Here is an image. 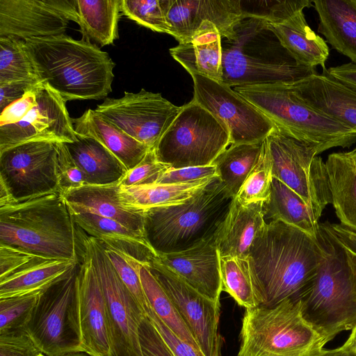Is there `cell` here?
I'll return each instance as SVG.
<instances>
[{
  "label": "cell",
  "mask_w": 356,
  "mask_h": 356,
  "mask_svg": "<svg viewBox=\"0 0 356 356\" xmlns=\"http://www.w3.org/2000/svg\"><path fill=\"white\" fill-rule=\"evenodd\" d=\"M347 254V259L348 261V264L350 266L351 276L353 279V282L354 284V286L356 291V254L350 252L344 248Z\"/></svg>",
  "instance_id": "57"
},
{
  "label": "cell",
  "mask_w": 356,
  "mask_h": 356,
  "mask_svg": "<svg viewBox=\"0 0 356 356\" xmlns=\"http://www.w3.org/2000/svg\"><path fill=\"white\" fill-rule=\"evenodd\" d=\"M58 143L30 141L0 152V181L15 202L59 190Z\"/></svg>",
  "instance_id": "15"
},
{
  "label": "cell",
  "mask_w": 356,
  "mask_h": 356,
  "mask_svg": "<svg viewBox=\"0 0 356 356\" xmlns=\"http://www.w3.org/2000/svg\"><path fill=\"white\" fill-rule=\"evenodd\" d=\"M173 302L204 356H221L220 303L202 295L158 259L147 265Z\"/></svg>",
  "instance_id": "16"
},
{
  "label": "cell",
  "mask_w": 356,
  "mask_h": 356,
  "mask_svg": "<svg viewBox=\"0 0 356 356\" xmlns=\"http://www.w3.org/2000/svg\"><path fill=\"white\" fill-rule=\"evenodd\" d=\"M79 264L70 260L37 257L0 280V298L42 290Z\"/></svg>",
  "instance_id": "33"
},
{
  "label": "cell",
  "mask_w": 356,
  "mask_h": 356,
  "mask_svg": "<svg viewBox=\"0 0 356 356\" xmlns=\"http://www.w3.org/2000/svg\"><path fill=\"white\" fill-rule=\"evenodd\" d=\"M321 258L317 239L280 220L266 222L248 257L261 306L300 300L316 274Z\"/></svg>",
  "instance_id": "1"
},
{
  "label": "cell",
  "mask_w": 356,
  "mask_h": 356,
  "mask_svg": "<svg viewBox=\"0 0 356 356\" xmlns=\"http://www.w3.org/2000/svg\"><path fill=\"white\" fill-rule=\"evenodd\" d=\"M319 226L321 261L300 301L304 318L327 343L356 325V291L344 247Z\"/></svg>",
  "instance_id": "6"
},
{
  "label": "cell",
  "mask_w": 356,
  "mask_h": 356,
  "mask_svg": "<svg viewBox=\"0 0 356 356\" xmlns=\"http://www.w3.org/2000/svg\"><path fill=\"white\" fill-rule=\"evenodd\" d=\"M38 356H46V355H44V354H42V353H40Z\"/></svg>",
  "instance_id": "61"
},
{
  "label": "cell",
  "mask_w": 356,
  "mask_h": 356,
  "mask_svg": "<svg viewBox=\"0 0 356 356\" xmlns=\"http://www.w3.org/2000/svg\"><path fill=\"white\" fill-rule=\"evenodd\" d=\"M121 12L138 24L154 31L170 33L165 17L166 0H121Z\"/></svg>",
  "instance_id": "41"
},
{
  "label": "cell",
  "mask_w": 356,
  "mask_h": 356,
  "mask_svg": "<svg viewBox=\"0 0 356 356\" xmlns=\"http://www.w3.org/2000/svg\"><path fill=\"white\" fill-rule=\"evenodd\" d=\"M275 125L315 147L318 154L334 147H348L356 133L302 101L288 83L233 88Z\"/></svg>",
  "instance_id": "8"
},
{
  "label": "cell",
  "mask_w": 356,
  "mask_h": 356,
  "mask_svg": "<svg viewBox=\"0 0 356 356\" xmlns=\"http://www.w3.org/2000/svg\"><path fill=\"white\" fill-rule=\"evenodd\" d=\"M323 72L356 91V64L349 63L324 68Z\"/></svg>",
  "instance_id": "55"
},
{
  "label": "cell",
  "mask_w": 356,
  "mask_h": 356,
  "mask_svg": "<svg viewBox=\"0 0 356 356\" xmlns=\"http://www.w3.org/2000/svg\"><path fill=\"white\" fill-rule=\"evenodd\" d=\"M37 84V83H36ZM35 84L29 82H13L0 84V110L22 98Z\"/></svg>",
  "instance_id": "53"
},
{
  "label": "cell",
  "mask_w": 356,
  "mask_h": 356,
  "mask_svg": "<svg viewBox=\"0 0 356 356\" xmlns=\"http://www.w3.org/2000/svg\"><path fill=\"white\" fill-rule=\"evenodd\" d=\"M24 41L40 81L65 102L101 99L112 91L115 64L97 44L65 34Z\"/></svg>",
  "instance_id": "2"
},
{
  "label": "cell",
  "mask_w": 356,
  "mask_h": 356,
  "mask_svg": "<svg viewBox=\"0 0 356 356\" xmlns=\"http://www.w3.org/2000/svg\"><path fill=\"white\" fill-rule=\"evenodd\" d=\"M170 168V165L159 161L154 149H151L137 165L127 170L120 181V184L123 186L154 184L160 176Z\"/></svg>",
  "instance_id": "45"
},
{
  "label": "cell",
  "mask_w": 356,
  "mask_h": 356,
  "mask_svg": "<svg viewBox=\"0 0 356 356\" xmlns=\"http://www.w3.org/2000/svg\"><path fill=\"white\" fill-rule=\"evenodd\" d=\"M229 145L227 127L192 99L181 106L154 152L159 161L179 169L211 165Z\"/></svg>",
  "instance_id": "10"
},
{
  "label": "cell",
  "mask_w": 356,
  "mask_h": 356,
  "mask_svg": "<svg viewBox=\"0 0 356 356\" xmlns=\"http://www.w3.org/2000/svg\"><path fill=\"white\" fill-rule=\"evenodd\" d=\"M0 243L80 264L84 246L60 190L0 207Z\"/></svg>",
  "instance_id": "3"
},
{
  "label": "cell",
  "mask_w": 356,
  "mask_h": 356,
  "mask_svg": "<svg viewBox=\"0 0 356 356\" xmlns=\"http://www.w3.org/2000/svg\"><path fill=\"white\" fill-rule=\"evenodd\" d=\"M355 159H356V147H355L353 150H352Z\"/></svg>",
  "instance_id": "60"
},
{
  "label": "cell",
  "mask_w": 356,
  "mask_h": 356,
  "mask_svg": "<svg viewBox=\"0 0 356 356\" xmlns=\"http://www.w3.org/2000/svg\"><path fill=\"white\" fill-rule=\"evenodd\" d=\"M40 81L29 55L25 41L13 37H0V84Z\"/></svg>",
  "instance_id": "39"
},
{
  "label": "cell",
  "mask_w": 356,
  "mask_h": 356,
  "mask_svg": "<svg viewBox=\"0 0 356 356\" xmlns=\"http://www.w3.org/2000/svg\"><path fill=\"white\" fill-rule=\"evenodd\" d=\"M39 257L13 245L0 243V280L5 279Z\"/></svg>",
  "instance_id": "50"
},
{
  "label": "cell",
  "mask_w": 356,
  "mask_h": 356,
  "mask_svg": "<svg viewBox=\"0 0 356 356\" xmlns=\"http://www.w3.org/2000/svg\"><path fill=\"white\" fill-rule=\"evenodd\" d=\"M103 245L106 254L120 278L145 312L149 305L140 278L139 265L140 262L113 248L104 243Z\"/></svg>",
  "instance_id": "43"
},
{
  "label": "cell",
  "mask_w": 356,
  "mask_h": 356,
  "mask_svg": "<svg viewBox=\"0 0 356 356\" xmlns=\"http://www.w3.org/2000/svg\"><path fill=\"white\" fill-rule=\"evenodd\" d=\"M235 197L215 176L180 204L146 210L145 238L158 255L194 248L216 235Z\"/></svg>",
  "instance_id": "4"
},
{
  "label": "cell",
  "mask_w": 356,
  "mask_h": 356,
  "mask_svg": "<svg viewBox=\"0 0 356 356\" xmlns=\"http://www.w3.org/2000/svg\"><path fill=\"white\" fill-rule=\"evenodd\" d=\"M79 293L83 353L111 356L106 300L92 259L85 248L79 266Z\"/></svg>",
  "instance_id": "20"
},
{
  "label": "cell",
  "mask_w": 356,
  "mask_h": 356,
  "mask_svg": "<svg viewBox=\"0 0 356 356\" xmlns=\"http://www.w3.org/2000/svg\"><path fill=\"white\" fill-rule=\"evenodd\" d=\"M181 109L160 93L141 89L123 97L105 98L95 109L137 141L154 149Z\"/></svg>",
  "instance_id": "14"
},
{
  "label": "cell",
  "mask_w": 356,
  "mask_h": 356,
  "mask_svg": "<svg viewBox=\"0 0 356 356\" xmlns=\"http://www.w3.org/2000/svg\"><path fill=\"white\" fill-rule=\"evenodd\" d=\"M70 20L77 22L75 0H0V37L61 35Z\"/></svg>",
  "instance_id": "18"
},
{
  "label": "cell",
  "mask_w": 356,
  "mask_h": 356,
  "mask_svg": "<svg viewBox=\"0 0 356 356\" xmlns=\"http://www.w3.org/2000/svg\"><path fill=\"white\" fill-rule=\"evenodd\" d=\"M318 356H356V350L347 349L342 346L334 349H324Z\"/></svg>",
  "instance_id": "56"
},
{
  "label": "cell",
  "mask_w": 356,
  "mask_h": 356,
  "mask_svg": "<svg viewBox=\"0 0 356 356\" xmlns=\"http://www.w3.org/2000/svg\"><path fill=\"white\" fill-rule=\"evenodd\" d=\"M139 337L144 356H174L147 316L139 325Z\"/></svg>",
  "instance_id": "49"
},
{
  "label": "cell",
  "mask_w": 356,
  "mask_h": 356,
  "mask_svg": "<svg viewBox=\"0 0 356 356\" xmlns=\"http://www.w3.org/2000/svg\"><path fill=\"white\" fill-rule=\"evenodd\" d=\"M79 265L40 291L24 331L46 356L83 353Z\"/></svg>",
  "instance_id": "9"
},
{
  "label": "cell",
  "mask_w": 356,
  "mask_h": 356,
  "mask_svg": "<svg viewBox=\"0 0 356 356\" xmlns=\"http://www.w3.org/2000/svg\"><path fill=\"white\" fill-rule=\"evenodd\" d=\"M264 220L263 202L243 205L235 197L216 236L220 257L247 259Z\"/></svg>",
  "instance_id": "24"
},
{
  "label": "cell",
  "mask_w": 356,
  "mask_h": 356,
  "mask_svg": "<svg viewBox=\"0 0 356 356\" xmlns=\"http://www.w3.org/2000/svg\"><path fill=\"white\" fill-rule=\"evenodd\" d=\"M222 42V81L230 87L293 83L314 73L298 64L264 20L245 18Z\"/></svg>",
  "instance_id": "5"
},
{
  "label": "cell",
  "mask_w": 356,
  "mask_h": 356,
  "mask_svg": "<svg viewBox=\"0 0 356 356\" xmlns=\"http://www.w3.org/2000/svg\"><path fill=\"white\" fill-rule=\"evenodd\" d=\"M139 275L150 308L179 338L200 350L193 334L182 320L173 302L146 264H140Z\"/></svg>",
  "instance_id": "37"
},
{
  "label": "cell",
  "mask_w": 356,
  "mask_h": 356,
  "mask_svg": "<svg viewBox=\"0 0 356 356\" xmlns=\"http://www.w3.org/2000/svg\"><path fill=\"white\" fill-rule=\"evenodd\" d=\"M284 49L300 65L323 69L330 50L326 42L308 25L302 11L278 24H268Z\"/></svg>",
  "instance_id": "27"
},
{
  "label": "cell",
  "mask_w": 356,
  "mask_h": 356,
  "mask_svg": "<svg viewBox=\"0 0 356 356\" xmlns=\"http://www.w3.org/2000/svg\"><path fill=\"white\" fill-rule=\"evenodd\" d=\"M264 216L296 227L316 239L320 215L301 196L273 177L270 193L263 202Z\"/></svg>",
  "instance_id": "32"
},
{
  "label": "cell",
  "mask_w": 356,
  "mask_h": 356,
  "mask_svg": "<svg viewBox=\"0 0 356 356\" xmlns=\"http://www.w3.org/2000/svg\"><path fill=\"white\" fill-rule=\"evenodd\" d=\"M216 236L187 250L159 254L158 261L174 270L198 292L220 303V257Z\"/></svg>",
  "instance_id": "21"
},
{
  "label": "cell",
  "mask_w": 356,
  "mask_h": 356,
  "mask_svg": "<svg viewBox=\"0 0 356 356\" xmlns=\"http://www.w3.org/2000/svg\"><path fill=\"white\" fill-rule=\"evenodd\" d=\"M145 313L174 356H204L197 348L183 341L172 332L150 307L145 310Z\"/></svg>",
  "instance_id": "47"
},
{
  "label": "cell",
  "mask_w": 356,
  "mask_h": 356,
  "mask_svg": "<svg viewBox=\"0 0 356 356\" xmlns=\"http://www.w3.org/2000/svg\"><path fill=\"white\" fill-rule=\"evenodd\" d=\"M273 176L264 145L261 158L242 184L236 198L243 205L265 202L270 193Z\"/></svg>",
  "instance_id": "42"
},
{
  "label": "cell",
  "mask_w": 356,
  "mask_h": 356,
  "mask_svg": "<svg viewBox=\"0 0 356 356\" xmlns=\"http://www.w3.org/2000/svg\"><path fill=\"white\" fill-rule=\"evenodd\" d=\"M342 346L347 349L356 350V325L351 330L350 334Z\"/></svg>",
  "instance_id": "58"
},
{
  "label": "cell",
  "mask_w": 356,
  "mask_h": 356,
  "mask_svg": "<svg viewBox=\"0 0 356 356\" xmlns=\"http://www.w3.org/2000/svg\"><path fill=\"white\" fill-rule=\"evenodd\" d=\"M211 178L178 184H120L119 195L124 205L146 211L154 207L180 204L207 185Z\"/></svg>",
  "instance_id": "35"
},
{
  "label": "cell",
  "mask_w": 356,
  "mask_h": 356,
  "mask_svg": "<svg viewBox=\"0 0 356 356\" xmlns=\"http://www.w3.org/2000/svg\"><path fill=\"white\" fill-rule=\"evenodd\" d=\"M76 226L87 235L95 237L139 262L149 265L158 254L145 236L114 220L90 213H72Z\"/></svg>",
  "instance_id": "25"
},
{
  "label": "cell",
  "mask_w": 356,
  "mask_h": 356,
  "mask_svg": "<svg viewBox=\"0 0 356 356\" xmlns=\"http://www.w3.org/2000/svg\"><path fill=\"white\" fill-rule=\"evenodd\" d=\"M76 23L85 40L101 47L118 38L121 0H75Z\"/></svg>",
  "instance_id": "34"
},
{
  "label": "cell",
  "mask_w": 356,
  "mask_h": 356,
  "mask_svg": "<svg viewBox=\"0 0 356 356\" xmlns=\"http://www.w3.org/2000/svg\"><path fill=\"white\" fill-rule=\"evenodd\" d=\"M165 17L169 35L179 44L212 27L233 40L236 26L245 19L241 0H166Z\"/></svg>",
  "instance_id": "19"
},
{
  "label": "cell",
  "mask_w": 356,
  "mask_h": 356,
  "mask_svg": "<svg viewBox=\"0 0 356 356\" xmlns=\"http://www.w3.org/2000/svg\"><path fill=\"white\" fill-rule=\"evenodd\" d=\"M65 356H92V355H90L85 353H76L69 354V355H67Z\"/></svg>",
  "instance_id": "59"
},
{
  "label": "cell",
  "mask_w": 356,
  "mask_h": 356,
  "mask_svg": "<svg viewBox=\"0 0 356 356\" xmlns=\"http://www.w3.org/2000/svg\"><path fill=\"white\" fill-rule=\"evenodd\" d=\"M325 165L340 225L356 233V159L352 150L332 153Z\"/></svg>",
  "instance_id": "30"
},
{
  "label": "cell",
  "mask_w": 356,
  "mask_h": 356,
  "mask_svg": "<svg viewBox=\"0 0 356 356\" xmlns=\"http://www.w3.org/2000/svg\"><path fill=\"white\" fill-rule=\"evenodd\" d=\"M327 233L350 252L356 254V233L340 224L325 222L320 224Z\"/></svg>",
  "instance_id": "54"
},
{
  "label": "cell",
  "mask_w": 356,
  "mask_h": 356,
  "mask_svg": "<svg viewBox=\"0 0 356 356\" xmlns=\"http://www.w3.org/2000/svg\"><path fill=\"white\" fill-rule=\"evenodd\" d=\"M40 353L24 330L0 335V356H38Z\"/></svg>",
  "instance_id": "48"
},
{
  "label": "cell",
  "mask_w": 356,
  "mask_h": 356,
  "mask_svg": "<svg viewBox=\"0 0 356 356\" xmlns=\"http://www.w3.org/2000/svg\"><path fill=\"white\" fill-rule=\"evenodd\" d=\"M240 339L237 356H318L327 343L292 300L245 309Z\"/></svg>",
  "instance_id": "7"
},
{
  "label": "cell",
  "mask_w": 356,
  "mask_h": 356,
  "mask_svg": "<svg viewBox=\"0 0 356 356\" xmlns=\"http://www.w3.org/2000/svg\"><path fill=\"white\" fill-rule=\"evenodd\" d=\"M41 291L0 298V335L24 330Z\"/></svg>",
  "instance_id": "40"
},
{
  "label": "cell",
  "mask_w": 356,
  "mask_h": 356,
  "mask_svg": "<svg viewBox=\"0 0 356 356\" xmlns=\"http://www.w3.org/2000/svg\"><path fill=\"white\" fill-rule=\"evenodd\" d=\"M288 84L310 107L356 133V91L324 72Z\"/></svg>",
  "instance_id": "22"
},
{
  "label": "cell",
  "mask_w": 356,
  "mask_h": 356,
  "mask_svg": "<svg viewBox=\"0 0 356 356\" xmlns=\"http://www.w3.org/2000/svg\"><path fill=\"white\" fill-rule=\"evenodd\" d=\"M263 141L231 144L213 162L217 176L234 197L258 163L263 151Z\"/></svg>",
  "instance_id": "36"
},
{
  "label": "cell",
  "mask_w": 356,
  "mask_h": 356,
  "mask_svg": "<svg viewBox=\"0 0 356 356\" xmlns=\"http://www.w3.org/2000/svg\"><path fill=\"white\" fill-rule=\"evenodd\" d=\"M258 6L246 8L242 6L245 18H257L268 24L282 22L305 8L311 6L312 1H256Z\"/></svg>",
  "instance_id": "44"
},
{
  "label": "cell",
  "mask_w": 356,
  "mask_h": 356,
  "mask_svg": "<svg viewBox=\"0 0 356 356\" xmlns=\"http://www.w3.org/2000/svg\"><path fill=\"white\" fill-rule=\"evenodd\" d=\"M217 176L214 164L207 166L170 168L163 172L156 184H178Z\"/></svg>",
  "instance_id": "52"
},
{
  "label": "cell",
  "mask_w": 356,
  "mask_h": 356,
  "mask_svg": "<svg viewBox=\"0 0 356 356\" xmlns=\"http://www.w3.org/2000/svg\"><path fill=\"white\" fill-rule=\"evenodd\" d=\"M72 121L76 133L96 139L114 154L127 170L137 165L151 149L95 110L89 108L79 118H72Z\"/></svg>",
  "instance_id": "26"
},
{
  "label": "cell",
  "mask_w": 356,
  "mask_h": 356,
  "mask_svg": "<svg viewBox=\"0 0 356 356\" xmlns=\"http://www.w3.org/2000/svg\"><path fill=\"white\" fill-rule=\"evenodd\" d=\"M72 158L86 176L88 185L119 183L127 169L96 139L76 133V138L63 143Z\"/></svg>",
  "instance_id": "29"
},
{
  "label": "cell",
  "mask_w": 356,
  "mask_h": 356,
  "mask_svg": "<svg viewBox=\"0 0 356 356\" xmlns=\"http://www.w3.org/2000/svg\"><path fill=\"white\" fill-rule=\"evenodd\" d=\"M318 31L337 51L356 64V0L313 1Z\"/></svg>",
  "instance_id": "28"
},
{
  "label": "cell",
  "mask_w": 356,
  "mask_h": 356,
  "mask_svg": "<svg viewBox=\"0 0 356 356\" xmlns=\"http://www.w3.org/2000/svg\"><path fill=\"white\" fill-rule=\"evenodd\" d=\"M222 291L232 296L245 309L261 305L248 258L220 257Z\"/></svg>",
  "instance_id": "38"
},
{
  "label": "cell",
  "mask_w": 356,
  "mask_h": 356,
  "mask_svg": "<svg viewBox=\"0 0 356 356\" xmlns=\"http://www.w3.org/2000/svg\"><path fill=\"white\" fill-rule=\"evenodd\" d=\"M191 76L192 99L227 127L231 144L261 142L274 129L267 116L232 87L200 74Z\"/></svg>",
  "instance_id": "13"
},
{
  "label": "cell",
  "mask_w": 356,
  "mask_h": 356,
  "mask_svg": "<svg viewBox=\"0 0 356 356\" xmlns=\"http://www.w3.org/2000/svg\"><path fill=\"white\" fill-rule=\"evenodd\" d=\"M271 174L301 196L320 215L332 203L324 163L318 150L275 124L263 141Z\"/></svg>",
  "instance_id": "11"
},
{
  "label": "cell",
  "mask_w": 356,
  "mask_h": 356,
  "mask_svg": "<svg viewBox=\"0 0 356 356\" xmlns=\"http://www.w3.org/2000/svg\"><path fill=\"white\" fill-rule=\"evenodd\" d=\"M119 188L120 182L86 185L62 193L72 213H90L110 218L145 236V211L124 205Z\"/></svg>",
  "instance_id": "23"
},
{
  "label": "cell",
  "mask_w": 356,
  "mask_h": 356,
  "mask_svg": "<svg viewBox=\"0 0 356 356\" xmlns=\"http://www.w3.org/2000/svg\"><path fill=\"white\" fill-rule=\"evenodd\" d=\"M65 104L56 91L39 82L34 108L19 122L0 126V152L30 141H74L76 131Z\"/></svg>",
  "instance_id": "17"
},
{
  "label": "cell",
  "mask_w": 356,
  "mask_h": 356,
  "mask_svg": "<svg viewBox=\"0 0 356 356\" xmlns=\"http://www.w3.org/2000/svg\"><path fill=\"white\" fill-rule=\"evenodd\" d=\"M169 51L190 74L222 81V37L216 27L201 31L191 41L179 43Z\"/></svg>",
  "instance_id": "31"
},
{
  "label": "cell",
  "mask_w": 356,
  "mask_h": 356,
  "mask_svg": "<svg viewBox=\"0 0 356 356\" xmlns=\"http://www.w3.org/2000/svg\"><path fill=\"white\" fill-rule=\"evenodd\" d=\"M38 84L29 89L22 98L1 111L0 126L19 122L34 108L37 104Z\"/></svg>",
  "instance_id": "51"
},
{
  "label": "cell",
  "mask_w": 356,
  "mask_h": 356,
  "mask_svg": "<svg viewBox=\"0 0 356 356\" xmlns=\"http://www.w3.org/2000/svg\"><path fill=\"white\" fill-rule=\"evenodd\" d=\"M56 170L59 190L65 193L88 185L86 176L63 143H58Z\"/></svg>",
  "instance_id": "46"
},
{
  "label": "cell",
  "mask_w": 356,
  "mask_h": 356,
  "mask_svg": "<svg viewBox=\"0 0 356 356\" xmlns=\"http://www.w3.org/2000/svg\"><path fill=\"white\" fill-rule=\"evenodd\" d=\"M80 234L104 294L111 356H144L139 325L145 312L120 278L102 242L81 229Z\"/></svg>",
  "instance_id": "12"
}]
</instances>
